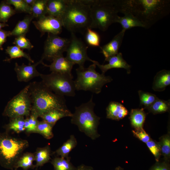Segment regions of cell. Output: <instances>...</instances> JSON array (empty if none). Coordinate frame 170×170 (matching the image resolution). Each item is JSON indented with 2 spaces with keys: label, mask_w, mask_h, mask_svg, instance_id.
Returning a JSON list of instances; mask_svg holds the SVG:
<instances>
[{
  "label": "cell",
  "mask_w": 170,
  "mask_h": 170,
  "mask_svg": "<svg viewBox=\"0 0 170 170\" xmlns=\"http://www.w3.org/2000/svg\"><path fill=\"white\" fill-rule=\"evenodd\" d=\"M53 126L45 121H39L36 133L41 134L47 139H50L54 136L53 132Z\"/></svg>",
  "instance_id": "cell-34"
},
{
  "label": "cell",
  "mask_w": 170,
  "mask_h": 170,
  "mask_svg": "<svg viewBox=\"0 0 170 170\" xmlns=\"http://www.w3.org/2000/svg\"><path fill=\"white\" fill-rule=\"evenodd\" d=\"M77 141L74 135H70L69 138L55 151L52 153L57 156L67 158L71 151L76 146Z\"/></svg>",
  "instance_id": "cell-24"
},
{
  "label": "cell",
  "mask_w": 170,
  "mask_h": 170,
  "mask_svg": "<svg viewBox=\"0 0 170 170\" xmlns=\"http://www.w3.org/2000/svg\"><path fill=\"white\" fill-rule=\"evenodd\" d=\"M36 0H24V1L28 5L32 6Z\"/></svg>",
  "instance_id": "cell-45"
},
{
  "label": "cell",
  "mask_w": 170,
  "mask_h": 170,
  "mask_svg": "<svg viewBox=\"0 0 170 170\" xmlns=\"http://www.w3.org/2000/svg\"><path fill=\"white\" fill-rule=\"evenodd\" d=\"M170 109V100L166 101L158 98L147 109L154 115L169 112Z\"/></svg>",
  "instance_id": "cell-30"
},
{
  "label": "cell",
  "mask_w": 170,
  "mask_h": 170,
  "mask_svg": "<svg viewBox=\"0 0 170 170\" xmlns=\"http://www.w3.org/2000/svg\"><path fill=\"white\" fill-rule=\"evenodd\" d=\"M13 43L23 50L26 49L30 50L34 47L30 40L27 38L25 35L16 37Z\"/></svg>",
  "instance_id": "cell-39"
},
{
  "label": "cell",
  "mask_w": 170,
  "mask_h": 170,
  "mask_svg": "<svg viewBox=\"0 0 170 170\" xmlns=\"http://www.w3.org/2000/svg\"><path fill=\"white\" fill-rule=\"evenodd\" d=\"M6 53L9 56V58H7L4 61L9 62L13 59L24 57L29 61V64L34 63V60L31 58L30 55L23 51L16 46H8L5 49Z\"/></svg>",
  "instance_id": "cell-27"
},
{
  "label": "cell",
  "mask_w": 170,
  "mask_h": 170,
  "mask_svg": "<svg viewBox=\"0 0 170 170\" xmlns=\"http://www.w3.org/2000/svg\"><path fill=\"white\" fill-rule=\"evenodd\" d=\"M34 19L31 14H27L21 20L19 21L14 29L11 31V36L16 37L22 36H26L28 32L31 22Z\"/></svg>",
  "instance_id": "cell-25"
},
{
  "label": "cell",
  "mask_w": 170,
  "mask_h": 170,
  "mask_svg": "<svg viewBox=\"0 0 170 170\" xmlns=\"http://www.w3.org/2000/svg\"><path fill=\"white\" fill-rule=\"evenodd\" d=\"M90 7L80 0H68L65 10L60 18L63 27L71 33L85 32L90 28L91 24Z\"/></svg>",
  "instance_id": "cell-3"
},
{
  "label": "cell",
  "mask_w": 170,
  "mask_h": 170,
  "mask_svg": "<svg viewBox=\"0 0 170 170\" xmlns=\"http://www.w3.org/2000/svg\"><path fill=\"white\" fill-rule=\"evenodd\" d=\"M52 154L49 145L37 148L34 153V161L36 162L35 170H37L38 167H41L50 162L52 159L51 157Z\"/></svg>",
  "instance_id": "cell-19"
},
{
  "label": "cell",
  "mask_w": 170,
  "mask_h": 170,
  "mask_svg": "<svg viewBox=\"0 0 170 170\" xmlns=\"http://www.w3.org/2000/svg\"><path fill=\"white\" fill-rule=\"evenodd\" d=\"M16 13L11 5L5 0L1 1L0 3V22L6 23L9 19Z\"/></svg>",
  "instance_id": "cell-33"
},
{
  "label": "cell",
  "mask_w": 170,
  "mask_h": 170,
  "mask_svg": "<svg viewBox=\"0 0 170 170\" xmlns=\"http://www.w3.org/2000/svg\"><path fill=\"white\" fill-rule=\"evenodd\" d=\"M161 155L164 159L170 161V130L167 133L161 136L158 142Z\"/></svg>",
  "instance_id": "cell-32"
},
{
  "label": "cell",
  "mask_w": 170,
  "mask_h": 170,
  "mask_svg": "<svg viewBox=\"0 0 170 170\" xmlns=\"http://www.w3.org/2000/svg\"><path fill=\"white\" fill-rule=\"evenodd\" d=\"M107 118L119 121L124 118L129 114L127 109L119 102L112 101L106 108Z\"/></svg>",
  "instance_id": "cell-17"
},
{
  "label": "cell",
  "mask_w": 170,
  "mask_h": 170,
  "mask_svg": "<svg viewBox=\"0 0 170 170\" xmlns=\"http://www.w3.org/2000/svg\"><path fill=\"white\" fill-rule=\"evenodd\" d=\"M68 0H48L47 14L60 18L65 10Z\"/></svg>",
  "instance_id": "cell-20"
},
{
  "label": "cell",
  "mask_w": 170,
  "mask_h": 170,
  "mask_svg": "<svg viewBox=\"0 0 170 170\" xmlns=\"http://www.w3.org/2000/svg\"><path fill=\"white\" fill-rule=\"evenodd\" d=\"M72 114L70 110H54L42 115L40 117L42 120L54 126L57 122L61 118L66 117H71Z\"/></svg>",
  "instance_id": "cell-22"
},
{
  "label": "cell",
  "mask_w": 170,
  "mask_h": 170,
  "mask_svg": "<svg viewBox=\"0 0 170 170\" xmlns=\"http://www.w3.org/2000/svg\"><path fill=\"white\" fill-rule=\"evenodd\" d=\"M42 82L50 90L58 95L73 97L76 90L73 76L51 72L41 74Z\"/></svg>",
  "instance_id": "cell-8"
},
{
  "label": "cell",
  "mask_w": 170,
  "mask_h": 170,
  "mask_svg": "<svg viewBox=\"0 0 170 170\" xmlns=\"http://www.w3.org/2000/svg\"><path fill=\"white\" fill-rule=\"evenodd\" d=\"M29 146L26 140L12 136L6 132L0 133V165L14 170L17 161Z\"/></svg>",
  "instance_id": "cell-5"
},
{
  "label": "cell",
  "mask_w": 170,
  "mask_h": 170,
  "mask_svg": "<svg viewBox=\"0 0 170 170\" xmlns=\"http://www.w3.org/2000/svg\"><path fill=\"white\" fill-rule=\"evenodd\" d=\"M34 161V153L30 152L24 153L17 161L14 170L21 168L23 170H28L35 168L33 163Z\"/></svg>",
  "instance_id": "cell-26"
},
{
  "label": "cell",
  "mask_w": 170,
  "mask_h": 170,
  "mask_svg": "<svg viewBox=\"0 0 170 170\" xmlns=\"http://www.w3.org/2000/svg\"><path fill=\"white\" fill-rule=\"evenodd\" d=\"M31 107L28 85L8 102L3 115L9 118L18 117H28L31 114Z\"/></svg>",
  "instance_id": "cell-9"
},
{
  "label": "cell",
  "mask_w": 170,
  "mask_h": 170,
  "mask_svg": "<svg viewBox=\"0 0 170 170\" xmlns=\"http://www.w3.org/2000/svg\"><path fill=\"white\" fill-rule=\"evenodd\" d=\"M32 23L40 32L41 37L46 33L58 35L62 32L63 27L60 18L48 15L33 21Z\"/></svg>",
  "instance_id": "cell-12"
},
{
  "label": "cell",
  "mask_w": 170,
  "mask_h": 170,
  "mask_svg": "<svg viewBox=\"0 0 170 170\" xmlns=\"http://www.w3.org/2000/svg\"><path fill=\"white\" fill-rule=\"evenodd\" d=\"M25 119L24 117L10 118L9 122L4 126L6 132L13 131L17 133L25 131Z\"/></svg>",
  "instance_id": "cell-29"
},
{
  "label": "cell",
  "mask_w": 170,
  "mask_h": 170,
  "mask_svg": "<svg viewBox=\"0 0 170 170\" xmlns=\"http://www.w3.org/2000/svg\"><path fill=\"white\" fill-rule=\"evenodd\" d=\"M123 14L124 15L123 16H118L116 22L121 25L122 29L126 31L136 27L145 28L143 23L131 13L125 12Z\"/></svg>",
  "instance_id": "cell-21"
},
{
  "label": "cell",
  "mask_w": 170,
  "mask_h": 170,
  "mask_svg": "<svg viewBox=\"0 0 170 170\" xmlns=\"http://www.w3.org/2000/svg\"><path fill=\"white\" fill-rule=\"evenodd\" d=\"M48 0H36L31 6V14L33 18H39L46 15Z\"/></svg>",
  "instance_id": "cell-31"
},
{
  "label": "cell",
  "mask_w": 170,
  "mask_h": 170,
  "mask_svg": "<svg viewBox=\"0 0 170 170\" xmlns=\"http://www.w3.org/2000/svg\"><path fill=\"white\" fill-rule=\"evenodd\" d=\"M126 30L122 29L107 43L100 47L101 52L105 57V60L118 53Z\"/></svg>",
  "instance_id": "cell-16"
},
{
  "label": "cell",
  "mask_w": 170,
  "mask_h": 170,
  "mask_svg": "<svg viewBox=\"0 0 170 170\" xmlns=\"http://www.w3.org/2000/svg\"><path fill=\"white\" fill-rule=\"evenodd\" d=\"M119 13L129 12L150 28L169 14V0H117Z\"/></svg>",
  "instance_id": "cell-1"
},
{
  "label": "cell",
  "mask_w": 170,
  "mask_h": 170,
  "mask_svg": "<svg viewBox=\"0 0 170 170\" xmlns=\"http://www.w3.org/2000/svg\"><path fill=\"white\" fill-rule=\"evenodd\" d=\"M93 98L92 96L88 102L75 107L71 117V123L77 126L80 131L94 140L100 136L98 128L100 118L94 112L95 105Z\"/></svg>",
  "instance_id": "cell-4"
},
{
  "label": "cell",
  "mask_w": 170,
  "mask_h": 170,
  "mask_svg": "<svg viewBox=\"0 0 170 170\" xmlns=\"http://www.w3.org/2000/svg\"><path fill=\"white\" fill-rule=\"evenodd\" d=\"M96 67L93 63L88 68L79 67L76 69L77 77L74 80L76 90L88 91L99 94L105 84L112 81L110 76L97 72Z\"/></svg>",
  "instance_id": "cell-7"
},
{
  "label": "cell",
  "mask_w": 170,
  "mask_h": 170,
  "mask_svg": "<svg viewBox=\"0 0 170 170\" xmlns=\"http://www.w3.org/2000/svg\"><path fill=\"white\" fill-rule=\"evenodd\" d=\"M88 47L76 37L75 33H71L66 57L74 65L77 64L79 67H84L86 61L91 62L92 60L88 55Z\"/></svg>",
  "instance_id": "cell-11"
},
{
  "label": "cell",
  "mask_w": 170,
  "mask_h": 170,
  "mask_svg": "<svg viewBox=\"0 0 170 170\" xmlns=\"http://www.w3.org/2000/svg\"><path fill=\"white\" fill-rule=\"evenodd\" d=\"M8 26V25L6 23H3L0 22V30L2 29V28Z\"/></svg>",
  "instance_id": "cell-46"
},
{
  "label": "cell",
  "mask_w": 170,
  "mask_h": 170,
  "mask_svg": "<svg viewBox=\"0 0 170 170\" xmlns=\"http://www.w3.org/2000/svg\"><path fill=\"white\" fill-rule=\"evenodd\" d=\"M43 61L41 59L34 64H29L28 65L23 63L20 65L16 62L14 70L16 74L18 81L27 82L35 77L40 76L41 73L37 71L36 67L39 64H42Z\"/></svg>",
  "instance_id": "cell-13"
},
{
  "label": "cell",
  "mask_w": 170,
  "mask_h": 170,
  "mask_svg": "<svg viewBox=\"0 0 170 170\" xmlns=\"http://www.w3.org/2000/svg\"><path fill=\"white\" fill-rule=\"evenodd\" d=\"M170 84V71L163 69L158 72L154 76L152 88L156 91L161 92Z\"/></svg>",
  "instance_id": "cell-18"
},
{
  "label": "cell",
  "mask_w": 170,
  "mask_h": 170,
  "mask_svg": "<svg viewBox=\"0 0 170 170\" xmlns=\"http://www.w3.org/2000/svg\"><path fill=\"white\" fill-rule=\"evenodd\" d=\"M149 170H170V161L162 158L160 159L153 164Z\"/></svg>",
  "instance_id": "cell-42"
},
{
  "label": "cell",
  "mask_w": 170,
  "mask_h": 170,
  "mask_svg": "<svg viewBox=\"0 0 170 170\" xmlns=\"http://www.w3.org/2000/svg\"><path fill=\"white\" fill-rule=\"evenodd\" d=\"M92 29L88 28L85 31V40L89 46L97 47L100 46V38L99 34Z\"/></svg>",
  "instance_id": "cell-37"
},
{
  "label": "cell",
  "mask_w": 170,
  "mask_h": 170,
  "mask_svg": "<svg viewBox=\"0 0 170 170\" xmlns=\"http://www.w3.org/2000/svg\"><path fill=\"white\" fill-rule=\"evenodd\" d=\"M144 109H133L131 110L129 119L131 126L134 129L143 128L146 116Z\"/></svg>",
  "instance_id": "cell-23"
},
{
  "label": "cell",
  "mask_w": 170,
  "mask_h": 170,
  "mask_svg": "<svg viewBox=\"0 0 170 170\" xmlns=\"http://www.w3.org/2000/svg\"><path fill=\"white\" fill-rule=\"evenodd\" d=\"M124 169L121 167L120 166H118L116 167L115 170H123Z\"/></svg>",
  "instance_id": "cell-47"
},
{
  "label": "cell",
  "mask_w": 170,
  "mask_h": 170,
  "mask_svg": "<svg viewBox=\"0 0 170 170\" xmlns=\"http://www.w3.org/2000/svg\"><path fill=\"white\" fill-rule=\"evenodd\" d=\"M11 31H6L3 29L0 30V50H3V45L7 41L8 37H11Z\"/></svg>",
  "instance_id": "cell-43"
},
{
  "label": "cell",
  "mask_w": 170,
  "mask_h": 170,
  "mask_svg": "<svg viewBox=\"0 0 170 170\" xmlns=\"http://www.w3.org/2000/svg\"><path fill=\"white\" fill-rule=\"evenodd\" d=\"M38 117L36 115L31 113L30 116L25 119V131L27 133H36L39 121Z\"/></svg>",
  "instance_id": "cell-38"
},
{
  "label": "cell",
  "mask_w": 170,
  "mask_h": 170,
  "mask_svg": "<svg viewBox=\"0 0 170 170\" xmlns=\"http://www.w3.org/2000/svg\"><path fill=\"white\" fill-rule=\"evenodd\" d=\"M76 170H94V169L91 166L81 164L76 167Z\"/></svg>",
  "instance_id": "cell-44"
},
{
  "label": "cell",
  "mask_w": 170,
  "mask_h": 170,
  "mask_svg": "<svg viewBox=\"0 0 170 170\" xmlns=\"http://www.w3.org/2000/svg\"><path fill=\"white\" fill-rule=\"evenodd\" d=\"M69 42L70 39L48 33L41 59L52 61L55 58L63 55V53L66 52Z\"/></svg>",
  "instance_id": "cell-10"
},
{
  "label": "cell",
  "mask_w": 170,
  "mask_h": 170,
  "mask_svg": "<svg viewBox=\"0 0 170 170\" xmlns=\"http://www.w3.org/2000/svg\"><path fill=\"white\" fill-rule=\"evenodd\" d=\"M90 8L91 29L105 31L116 23L119 16L117 0H94Z\"/></svg>",
  "instance_id": "cell-6"
},
{
  "label": "cell",
  "mask_w": 170,
  "mask_h": 170,
  "mask_svg": "<svg viewBox=\"0 0 170 170\" xmlns=\"http://www.w3.org/2000/svg\"><path fill=\"white\" fill-rule=\"evenodd\" d=\"M147 146L155 157L156 162H158L161 156L158 142L151 139L146 143Z\"/></svg>",
  "instance_id": "cell-40"
},
{
  "label": "cell",
  "mask_w": 170,
  "mask_h": 170,
  "mask_svg": "<svg viewBox=\"0 0 170 170\" xmlns=\"http://www.w3.org/2000/svg\"><path fill=\"white\" fill-rule=\"evenodd\" d=\"M140 105L144 106V109H147L158 98L153 94L139 90L138 92Z\"/></svg>",
  "instance_id": "cell-35"
},
{
  "label": "cell",
  "mask_w": 170,
  "mask_h": 170,
  "mask_svg": "<svg viewBox=\"0 0 170 170\" xmlns=\"http://www.w3.org/2000/svg\"><path fill=\"white\" fill-rule=\"evenodd\" d=\"M108 63L101 65L98 61L92 60V62L94 64L101 70L102 73L105 74L108 70L112 68H123L128 74L131 72V66L124 60L121 53L111 56L106 60Z\"/></svg>",
  "instance_id": "cell-14"
},
{
  "label": "cell",
  "mask_w": 170,
  "mask_h": 170,
  "mask_svg": "<svg viewBox=\"0 0 170 170\" xmlns=\"http://www.w3.org/2000/svg\"><path fill=\"white\" fill-rule=\"evenodd\" d=\"M29 90L31 100V113L38 117L52 110H69L64 97L56 94L41 82L34 81L29 84Z\"/></svg>",
  "instance_id": "cell-2"
},
{
  "label": "cell",
  "mask_w": 170,
  "mask_h": 170,
  "mask_svg": "<svg viewBox=\"0 0 170 170\" xmlns=\"http://www.w3.org/2000/svg\"><path fill=\"white\" fill-rule=\"evenodd\" d=\"M6 2L13 5L16 12L25 13L31 14V6L27 4L24 0H6Z\"/></svg>",
  "instance_id": "cell-36"
},
{
  "label": "cell",
  "mask_w": 170,
  "mask_h": 170,
  "mask_svg": "<svg viewBox=\"0 0 170 170\" xmlns=\"http://www.w3.org/2000/svg\"><path fill=\"white\" fill-rule=\"evenodd\" d=\"M132 132L134 137L145 144L151 139L143 128L133 130Z\"/></svg>",
  "instance_id": "cell-41"
},
{
  "label": "cell",
  "mask_w": 170,
  "mask_h": 170,
  "mask_svg": "<svg viewBox=\"0 0 170 170\" xmlns=\"http://www.w3.org/2000/svg\"><path fill=\"white\" fill-rule=\"evenodd\" d=\"M42 64L48 67L51 72L72 76L71 71L74 65L63 55L53 59L50 65L45 64L43 62Z\"/></svg>",
  "instance_id": "cell-15"
},
{
  "label": "cell",
  "mask_w": 170,
  "mask_h": 170,
  "mask_svg": "<svg viewBox=\"0 0 170 170\" xmlns=\"http://www.w3.org/2000/svg\"><path fill=\"white\" fill-rule=\"evenodd\" d=\"M50 162L54 170H76L75 167L71 161V157L67 158L55 156L51 159Z\"/></svg>",
  "instance_id": "cell-28"
}]
</instances>
